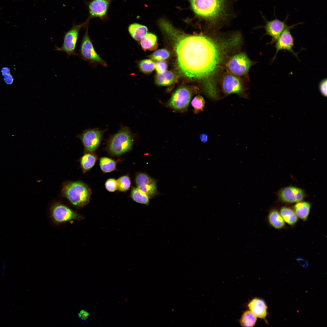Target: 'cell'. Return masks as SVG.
Instances as JSON below:
<instances>
[{"mask_svg": "<svg viewBox=\"0 0 327 327\" xmlns=\"http://www.w3.org/2000/svg\"><path fill=\"white\" fill-rule=\"evenodd\" d=\"M164 31L175 41V50L179 68L185 76L206 80L204 90L217 89L215 76L218 73L229 48L235 46L232 38L220 42L202 35L180 33L169 23Z\"/></svg>", "mask_w": 327, "mask_h": 327, "instance_id": "obj_1", "label": "cell"}, {"mask_svg": "<svg viewBox=\"0 0 327 327\" xmlns=\"http://www.w3.org/2000/svg\"><path fill=\"white\" fill-rule=\"evenodd\" d=\"M197 15L214 23L223 20L227 15V0H190Z\"/></svg>", "mask_w": 327, "mask_h": 327, "instance_id": "obj_2", "label": "cell"}, {"mask_svg": "<svg viewBox=\"0 0 327 327\" xmlns=\"http://www.w3.org/2000/svg\"><path fill=\"white\" fill-rule=\"evenodd\" d=\"M61 192L63 197L73 205L78 207H82L89 203L91 193V189L87 184L78 181L65 183Z\"/></svg>", "mask_w": 327, "mask_h": 327, "instance_id": "obj_3", "label": "cell"}, {"mask_svg": "<svg viewBox=\"0 0 327 327\" xmlns=\"http://www.w3.org/2000/svg\"><path fill=\"white\" fill-rule=\"evenodd\" d=\"M134 141V136L130 128L122 125L116 133L110 136L106 148L111 154L119 156L131 149Z\"/></svg>", "mask_w": 327, "mask_h": 327, "instance_id": "obj_4", "label": "cell"}, {"mask_svg": "<svg viewBox=\"0 0 327 327\" xmlns=\"http://www.w3.org/2000/svg\"><path fill=\"white\" fill-rule=\"evenodd\" d=\"M90 20L87 19L84 22L78 25L73 24L71 28L65 33L63 42L60 47L55 46V50L65 52L68 57L76 56V46L80 30L88 25Z\"/></svg>", "mask_w": 327, "mask_h": 327, "instance_id": "obj_5", "label": "cell"}, {"mask_svg": "<svg viewBox=\"0 0 327 327\" xmlns=\"http://www.w3.org/2000/svg\"><path fill=\"white\" fill-rule=\"evenodd\" d=\"M79 54L83 60L90 64H100L106 67V62L95 51L88 33V25L87 26L85 32L83 35L80 45Z\"/></svg>", "mask_w": 327, "mask_h": 327, "instance_id": "obj_6", "label": "cell"}, {"mask_svg": "<svg viewBox=\"0 0 327 327\" xmlns=\"http://www.w3.org/2000/svg\"><path fill=\"white\" fill-rule=\"evenodd\" d=\"M253 63L245 53L241 52L231 56L226 64V67L230 73L242 76L247 74Z\"/></svg>", "mask_w": 327, "mask_h": 327, "instance_id": "obj_7", "label": "cell"}, {"mask_svg": "<svg viewBox=\"0 0 327 327\" xmlns=\"http://www.w3.org/2000/svg\"><path fill=\"white\" fill-rule=\"evenodd\" d=\"M106 130L98 128L87 129L77 137L81 142L85 152L94 153L99 147Z\"/></svg>", "mask_w": 327, "mask_h": 327, "instance_id": "obj_8", "label": "cell"}, {"mask_svg": "<svg viewBox=\"0 0 327 327\" xmlns=\"http://www.w3.org/2000/svg\"><path fill=\"white\" fill-rule=\"evenodd\" d=\"M51 214L53 221L58 224L72 220H79L84 218L82 215L68 207L58 203L52 206Z\"/></svg>", "mask_w": 327, "mask_h": 327, "instance_id": "obj_9", "label": "cell"}, {"mask_svg": "<svg viewBox=\"0 0 327 327\" xmlns=\"http://www.w3.org/2000/svg\"><path fill=\"white\" fill-rule=\"evenodd\" d=\"M221 87L225 96L234 94L242 97H247L242 81L238 76L231 73L224 75L221 81Z\"/></svg>", "mask_w": 327, "mask_h": 327, "instance_id": "obj_10", "label": "cell"}, {"mask_svg": "<svg viewBox=\"0 0 327 327\" xmlns=\"http://www.w3.org/2000/svg\"><path fill=\"white\" fill-rule=\"evenodd\" d=\"M192 95V92L189 88L185 87L180 88L173 93L167 106L174 110L183 111L187 108Z\"/></svg>", "mask_w": 327, "mask_h": 327, "instance_id": "obj_11", "label": "cell"}, {"mask_svg": "<svg viewBox=\"0 0 327 327\" xmlns=\"http://www.w3.org/2000/svg\"><path fill=\"white\" fill-rule=\"evenodd\" d=\"M299 22L290 26H287L283 30L278 39L275 45L276 52L272 61H273L276 57L278 52L282 50L288 51L291 52L299 60L298 57V53L295 52L292 49L294 44V38L291 34L290 30L297 25L302 24Z\"/></svg>", "mask_w": 327, "mask_h": 327, "instance_id": "obj_12", "label": "cell"}, {"mask_svg": "<svg viewBox=\"0 0 327 327\" xmlns=\"http://www.w3.org/2000/svg\"><path fill=\"white\" fill-rule=\"evenodd\" d=\"M113 0H91L87 3L89 13L88 19L98 18L103 21L109 18V7Z\"/></svg>", "mask_w": 327, "mask_h": 327, "instance_id": "obj_13", "label": "cell"}, {"mask_svg": "<svg viewBox=\"0 0 327 327\" xmlns=\"http://www.w3.org/2000/svg\"><path fill=\"white\" fill-rule=\"evenodd\" d=\"M135 180L137 187L146 194L150 199L158 194L157 181L147 174L144 173H137Z\"/></svg>", "mask_w": 327, "mask_h": 327, "instance_id": "obj_14", "label": "cell"}, {"mask_svg": "<svg viewBox=\"0 0 327 327\" xmlns=\"http://www.w3.org/2000/svg\"><path fill=\"white\" fill-rule=\"evenodd\" d=\"M288 17L289 16L287 15L283 21L277 19L275 16L274 19L271 21H267L264 18L266 25L262 27L266 30L265 35H269L271 37V41L269 43V44H272L277 41L281 34L287 26L286 22Z\"/></svg>", "mask_w": 327, "mask_h": 327, "instance_id": "obj_15", "label": "cell"}, {"mask_svg": "<svg viewBox=\"0 0 327 327\" xmlns=\"http://www.w3.org/2000/svg\"><path fill=\"white\" fill-rule=\"evenodd\" d=\"M278 196L279 200L286 203H296L303 200L305 194L302 189L294 186H288L281 189Z\"/></svg>", "mask_w": 327, "mask_h": 327, "instance_id": "obj_16", "label": "cell"}, {"mask_svg": "<svg viewBox=\"0 0 327 327\" xmlns=\"http://www.w3.org/2000/svg\"><path fill=\"white\" fill-rule=\"evenodd\" d=\"M248 307L253 313L256 317L264 319L267 314V306L262 300L254 298L248 303Z\"/></svg>", "mask_w": 327, "mask_h": 327, "instance_id": "obj_17", "label": "cell"}, {"mask_svg": "<svg viewBox=\"0 0 327 327\" xmlns=\"http://www.w3.org/2000/svg\"><path fill=\"white\" fill-rule=\"evenodd\" d=\"M267 220L269 225L275 229L281 230L286 227L285 222L279 211L276 209L273 208L269 211Z\"/></svg>", "mask_w": 327, "mask_h": 327, "instance_id": "obj_18", "label": "cell"}, {"mask_svg": "<svg viewBox=\"0 0 327 327\" xmlns=\"http://www.w3.org/2000/svg\"><path fill=\"white\" fill-rule=\"evenodd\" d=\"M128 31L134 39L139 41L147 33L148 28L145 25L134 23L129 25Z\"/></svg>", "mask_w": 327, "mask_h": 327, "instance_id": "obj_19", "label": "cell"}, {"mask_svg": "<svg viewBox=\"0 0 327 327\" xmlns=\"http://www.w3.org/2000/svg\"><path fill=\"white\" fill-rule=\"evenodd\" d=\"M97 157L94 153L85 152L80 159V166L84 173L91 169L94 165Z\"/></svg>", "mask_w": 327, "mask_h": 327, "instance_id": "obj_20", "label": "cell"}, {"mask_svg": "<svg viewBox=\"0 0 327 327\" xmlns=\"http://www.w3.org/2000/svg\"><path fill=\"white\" fill-rule=\"evenodd\" d=\"M311 206L309 202L302 201L296 203L293 209L298 218L305 221L309 216Z\"/></svg>", "mask_w": 327, "mask_h": 327, "instance_id": "obj_21", "label": "cell"}, {"mask_svg": "<svg viewBox=\"0 0 327 327\" xmlns=\"http://www.w3.org/2000/svg\"><path fill=\"white\" fill-rule=\"evenodd\" d=\"M285 223L293 227L297 222L298 218L293 209L286 206L282 207L279 211Z\"/></svg>", "mask_w": 327, "mask_h": 327, "instance_id": "obj_22", "label": "cell"}, {"mask_svg": "<svg viewBox=\"0 0 327 327\" xmlns=\"http://www.w3.org/2000/svg\"><path fill=\"white\" fill-rule=\"evenodd\" d=\"M140 44L144 51L155 50L158 46L157 37L153 33H147L140 40Z\"/></svg>", "mask_w": 327, "mask_h": 327, "instance_id": "obj_23", "label": "cell"}, {"mask_svg": "<svg viewBox=\"0 0 327 327\" xmlns=\"http://www.w3.org/2000/svg\"><path fill=\"white\" fill-rule=\"evenodd\" d=\"M176 77L173 72L166 71L158 74L156 77V84L159 86H166L173 84L175 81Z\"/></svg>", "mask_w": 327, "mask_h": 327, "instance_id": "obj_24", "label": "cell"}, {"mask_svg": "<svg viewBox=\"0 0 327 327\" xmlns=\"http://www.w3.org/2000/svg\"><path fill=\"white\" fill-rule=\"evenodd\" d=\"M130 196L132 200L137 203L149 205V197L137 187H132Z\"/></svg>", "mask_w": 327, "mask_h": 327, "instance_id": "obj_25", "label": "cell"}, {"mask_svg": "<svg viewBox=\"0 0 327 327\" xmlns=\"http://www.w3.org/2000/svg\"><path fill=\"white\" fill-rule=\"evenodd\" d=\"M117 163V161L107 157H102L100 159V166L102 171L104 173H110L115 170Z\"/></svg>", "mask_w": 327, "mask_h": 327, "instance_id": "obj_26", "label": "cell"}, {"mask_svg": "<svg viewBox=\"0 0 327 327\" xmlns=\"http://www.w3.org/2000/svg\"><path fill=\"white\" fill-rule=\"evenodd\" d=\"M257 320L256 317L250 310L245 311L240 319V324L243 327H253Z\"/></svg>", "mask_w": 327, "mask_h": 327, "instance_id": "obj_27", "label": "cell"}, {"mask_svg": "<svg viewBox=\"0 0 327 327\" xmlns=\"http://www.w3.org/2000/svg\"><path fill=\"white\" fill-rule=\"evenodd\" d=\"M136 63L140 71L146 74L151 73L155 69L156 63L152 59H143Z\"/></svg>", "mask_w": 327, "mask_h": 327, "instance_id": "obj_28", "label": "cell"}, {"mask_svg": "<svg viewBox=\"0 0 327 327\" xmlns=\"http://www.w3.org/2000/svg\"><path fill=\"white\" fill-rule=\"evenodd\" d=\"M191 104L194 114H198L203 111L205 101L202 96L199 95L196 96L192 100Z\"/></svg>", "mask_w": 327, "mask_h": 327, "instance_id": "obj_29", "label": "cell"}, {"mask_svg": "<svg viewBox=\"0 0 327 327\" xmlns=\"http://www.w3.org/2000/svg\"><path fill=\"white\" fill-rule=\"evenodd\" d=\"M170 56L169 51L166 49H161L155 51L148 56L152 60L158 61H164Z\"/></svg>", "mask_w": 327, "mask_h": 327, "instance_id": "obj_30", "label": "cell"}, {"mask_svg": "<svg viewBox=\"0 0 327 327\" xmlns=\"http://www.w3.org/2000/svg\"><path fill=\"white\" fill-rule=\"evenodd\" d=\"M117 190L120 191L125 192L128 190L131 186V181L127 175L121 177L117 180Z\"/></svg>", "mask_w": 327, "mask_h": 327, "instance_id": "obj_31", "label": "cell"}, {"mask_svg": "<svg viewBox=\"0 0 327 327\" xmlns=\"http://www.w3.org/2000/svg\"><path fill=\"white\" fill-rule=\"evenodd\" d=\"M106 190L110 192H114L117 189V180L114 178L108 179L105 183Z\"/></svg>", "mask_w": 327, "mask_h": 327, "instance_id": "obj_32", "label": "cell"}, {"mask_svg": "<svg viewBox=\"0 0 327 327\" xmlns=\"http://www.w3.org/2000/svg\"><path fill=\"white\" fill-rule=\"evenodd\" d=\"M167 64L164 61H159L156 63L155 69L158 74L160 73L166 71Z\"/></svg>", "mask_w": 327, "mask_h": 327, "instance_id": "obj_33", "label": "cell"}, {"mask_svg": "<svg viewBox=\"0 0 327 327\" xmlns=\"http://www.w3.org/2000/svg\"><path fill=\"white\" fill-rule=\"evenodd\" d=\"M327 79L322 80L319 83V88L320 93L323 96L327 97Z\"/></svg>", "mask_w": 327, "mask_h": 327, "instance_id": "obj_34", "label": "cell"}, {"mask_svg": "<svg viewBox=\"0 0 327 327\" xmlns=\"http://www.w3.org/2000/svg\"><path fill=\"white\" fill-rule=\"evenodd\" d=\"M89 314L86 311L82 309L78 314V317L80 321L83 322H86L88 319Z\"/></svg>", "mask_w": 327, "mask_h": 327, "instance_id": "obj_35", "label": "cell"}, {"mask_svg": "<svg viewBox=\"0 0 327 327\" xmlns=\"http://www.w3.org/2000/svg\"><path fill=\"white\" fill-rule=\"evenodd\" d=\"M14 78L10 74L4 76V80L6 84H11L14 81Z\"/></svg>", "mask_w": 327, "mask_h": 327, "instance_id": "obj_36", "label": "cell"}, {"mask_svg": "<svg viewBox=\"0 0 327 327\" xmlns=\"http://www.w3.org/2000/svg\"><path fill=\"white\" fill-rule=\"evenodd\" d=\"M200 138L202 142L206 143L208 140V136L206 134H203L200 135Z\"/></svg>", "mask_w": 327, "mask_h": 327, "instance_id": "obj_37", "label": "cell"}, {"mask_svg": "<svg viewBox=\"0 0 327 327\" xmlns=\"http://www.w3.org/2000/svg\"><path fill=\"white\" fill-rule=\"evenodd\" d=\"M2 75L4 76L10 74V70L7 67L3 68L1 69Z\"/></svg>", "mask_w": 327, "mask_h": 327, "instance_id": "obj_38", "label": "cell"}]
</instances>
